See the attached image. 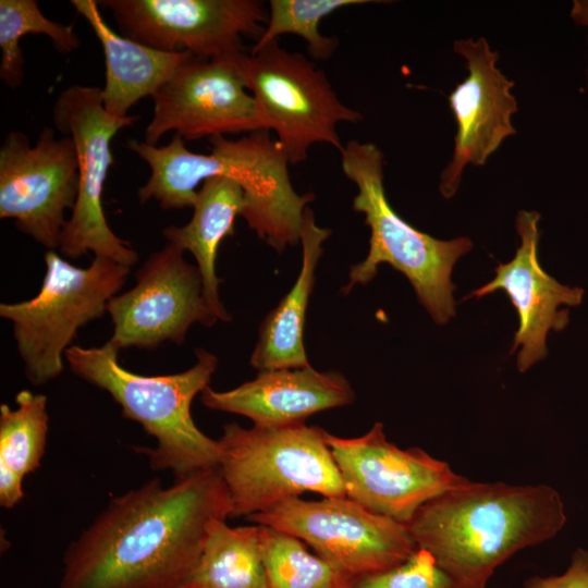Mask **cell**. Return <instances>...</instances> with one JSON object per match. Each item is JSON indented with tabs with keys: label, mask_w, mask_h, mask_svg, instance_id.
Masks as SVG:
<instances>
[{
	"label": "cell",
	"mask_w": 588,
	"mask_h": 588,
	"mask_svg": "<svg viewBox=\"0 0 588 588\" xmlns=\"http://www.w3.org/2000/svg\"><path fill=\"white\" fill-rule=\"evenodd\" d=\"M231 517L219 467L114 497L66 548L58 588H180L210 524Z\"/></svg>",
	"instance_id": "1"
},
{
	"label": "cell",
	"mask_w": 588,
	"mask_h": 588,
	"mask_svg": "<svg viewBox=\"0 0 588 588\" xmlns=\"http://www.w3.org/2000/svg\"><path fill=\"white\" fill-rule=\"evenodd\" d=\"M565 523L561 495L548 485L469 480L421 506L408 528L456 587L486 588L502 563Z\"/></svg>",
	"instance_id": "2"
},
{
	"label": "cell",
	"mask_w": 588,
	"mask_h": 588,
	"mask_svg": "<svg viewBox=\"0 0 588 588\" xmlns=\"http://www.w3.org/2000/svg\"><path fill=\"white\" fill-rule=\"evenodd\" d=\"M269 132L258 131L237 139L211 137L208 155L188 150L176 134L161 147L128 140L125 146L150 168L147 182L138 189L140 204L155 199L162 209L192 207L200 183L226 176L243 187L242 217L261 241L279 253L297 245L305 209L315 195L295 192L289 159Z\"/></svg>",
	"instance_id": "3"
},
{
	"label": "cell",
	"mask_w": 588,
	"mask_h": 588,
	"mask_svg": "<svg viewBox=\"0 0 588 588\" xmlns=\"http://www.w3.org/2000/svg\"><path fill=\"white\" fill-rule=\"evenodd\" d=\"M119 350L72 345L65 359L73 373L107 391L121 406L124 417L138 422L156 439V446L142 449L154 470H170L182 478L220 463L218 440L194 422L191 405L209 387L218 367L215 354L195 348L196 363L188 369L162 376H143L121 366Z\"/></svg>",
	"instance_id": "4"
},
{
	"label": "cell",
	"mask_w": 588,
	"mask_h": 588,
	"mask_svg": "<svg viewBox=\"0 0 588 588\" xmlns=\"http://www.w3.org/2000/svg\"><path fill=\"white\" fill-rule=\"evenodd\" d=\"M341 166L358 189L353 209L364 213L370 229L368 254L352 266L342 293L348 294L355 285L369 283L378 266L389 264L407 278L434 322L446 323L455 316L452 271L455 262L471 249V241L439 240L402 219L385 195L383 154L373 143L350 140L341 151Z\"/></svg>",
	"instance_id": "5"
},
{
	"label": "cell",
	"mask_w": 588,
	"mask_h": 588,
	"mask_svg": "<svg viewBox=\"0 0 588 588\" xmlns=\"http://www.w3.org/2000/svg\"><path fill=\"white\" fill-rule=\"evenodd\" d=\"M327 434L305 422L250 428L225 424L218 439V467L231 517L266 512L304 492L346 497Z\"/></svg>",
	"instance_id": "6"
},
{
	"label": "cell",
	"mask_w": 588,
	"mask_h": 588,
	"mask_svg": "<svg viewBox=\"0 0 588 588\" xmlns=\"http://www.w3.org/2000/svg\"><path fill=\"white\" fill-rule=\"evenodd\" d=\"M46 273L30 299L1 303L0 316L12 323L24 372L33 385L45 384L63 371V356L78 329L103 317L109 301L123 287L131 268L94 256L87 267L45 254Z\"/></svg>",
	"instance_id": "7"
},
{
	"label": "cell",
	"mask_w": 588,
	"mask_h": 588,
	"mask_svg": "<svg viewBox=\"0 0 588 588\" xmlns=\"http://www.w3.org/2000/svg\"><path fill=\"white\" fill-rule=\"evenodd\" d=\"M259 108L268 131H274L289 162L307 159L310 147L329 144L340 152V122L355 123L362 114L342 103L326 74L301 53L273 40L233 57Z\"/></svg>",
	"instance_id": "8"
},
{
	"label": "cell",
	"mask_w": 588,
	"mask_h": 588,
	"mask_svg": "<svg viewBox=\"0 0 588 588\" xmlns=\"http://www.w3.org/2000/svg\"><path fill=\"white\" fill-rule=\"evenodd\" d=\"M138 117L114 118L105 107L101 88L72 85L53 106V123L70 136L78 160V194L62 232L60 253L70 259L94 253L132 268L138 255L110 229L102 207L103 185L113 163L111 140Z\"/></svg>",
	"instance_id": "9"
},
{
	"label": "cell",
	"mask_w": 588,
	"mask_h": 588,
	"mask_svg": "<svg viewBox=\"0 0 588 588\" xmlns=\"http://www.w3.org/2000/svg\"><path fill=\"white\" fill-rule=\"evenodd\" d=\"M247 519L299 538L338 572L354 578L392 567L417 549L408 525L347 497L292 498Z\"/></svg>",
	"instance_id": "10"
},
{
	"label": "cell",
	"mask_w": 588,
	"mask_h": 588,
	"mask_svg": "<svg viewBox=\"0 0 588 588\" xmlns=\"http://www.w3.org/2000/svg\"><path fill=\"white\" fill-rule=\"evenodd\" d=\"M327 441L345 495L405 525L426 503L469 481L419 448L401 449L388 441L381 422L355 438L328 432Z\"/></svg>",
	"instance_id": "11"
},
{
	"label": "cell",
	"mask_w": 588,
	"mask_h": 588,
	"mask_svg": "<svg viewBox=\"0 0 588 588\" xmlns=\"http://www.w3.org/2000/svg\"><path fill=\"white\" fill-rule=\"evenodd\" d=\"M78 160L70 136L57 138L45 127L36 143L10 132L0 148V218L47 250L59 249L68 219L78 194Z\"/></svg>",
	"instance_id": "12"
},
{
	"label": "cell",
	"mask_w": 588,
	"mask_h": 588,
	"mask_svg": "<svg viewBox=\"0 0 588 588\" xmlns=\"http://www.w3.org/2000/svg\"><path fill=\"white\" fill-rule=\"evenodd\" d=\"M121 35L148 47L187 51L201 60L243 52V39H259L268 21L257 0H101Z\"/></svg>",
	"instance_id": "13"
},
{
	"label": "cell",
	"mask_w": 588,
	"mask_h": 588,
	"mask_svg": "<svg viewBox=\"0 0 588 588\" xmlns=\"http://www.w3.org/2000/svg\"><path fill=\"white\" fill-rule=\"evenodd\" d=\"M172 244L149 256L136 272V284L113 296L107 306L113 322L111 342L119 351L152 350L166 342L181 345L192 324L218 320L205 297L197 267Z\"/></svg>",
	"instance_id": "14"
},
{
	"label": "cell",
	"mask_w": 588,
	"mask_h": 588,
	"mask_svg": "<svg viewBox=\"0 0 588 588\" xmlns=\"http://www.w3.org/2000/svg\"><path fill=\"white\" fill-rule=\"evenodd\" d=\"M233 57L194 58L163 84L144 142L157 146L170 131L186 140L268 131Z\"/></svg>",
	"instance_id": "15"
},
{
	"label": "cell",
	"mask_w": 588,
	"mask_h": 588,
	"mask_svg": "<svg viewBox=\"0 0 588 588\" xmlns=\"http://www.w3.org/2000/svg\"><path fill=\"white\" fill-rule=\"evenodd\" d=\"M453 50L466 59L468 74L449 97L457 132L439 185L444 198L455 195L467 164H485L506 137L516 134L511 122L517 111L514 82L497 68L499 53L482 37L456 40Z\"/></svg>",
	"instance_id": "16"
},
{
	"label": "cell",
	"mask_w": 588,
	"mask_h": 588,
	"mask_svg": "<svg viewBox=\"0 0 588 588\" xmlns=\"http://www.w3.org/2000/svg\"><path fill=\"white\" fill-rule=\"evenodd\" d=\"M539 220L536 211L518 212L515 222L520 245L514 258L499 264L490 282L464 297L480 298L499 290L507 294L519 320L511 353L520 347V372L547 356L548 333L566 328L568 307L580 305L585 295L584 289L562 284L542 269L538 258Z\"/></svg>",
	"instance_id": "17"
},
{
	"label": "cell",
	"mask_w": 588,
	"mask_h": 588,
	"mask_svg": "<svg viewBox=\"0 0 588 588\" xmlns=\"http://www.w3.org/2000/svg\"><path fill=\"white\" fill-rule=\"evenodd\" d=\"M200 400L210 409L242 415L254 425L281 426L350 405L355 393L342 373L318 371L309 365L258 371L253 380L228 391L208 387Z\"/></svg>",
	"instance_id": "18"
},
{
	"label": "cell",
	"mask_w": 588,
	"mask_h": 588,
	"mask_svg": "<svg viewBox=\"0 0 588 588\" xmlns=\"http://www.w3.org/2000/svg\"><path fill=\"white\" fill-rule=\"evenodd\" d=\"M101 44L106 83L103 107L114 118H127L128 110L144 97H152L183 65L196 58L187 51L167 52L117 34L103 20L98 1L72 0Z\"/></svg>",
	"instance_id": "19"
},
{
	"label": "cell",
	"mask_w": 588,
	"mask_h": 588,
	"mask_svg": "<svg viewBox=\"0 0 588 588\" xmlns=\"http://www.w3.org/2000/svg\"><path fill=\"white\" fill-rule=\"evenodd\" d=\"M331 230L316 223L313 210L304 212L299 242L302 266L291 290L264 319L250 365L258 371L309 366L304 346L306 311L315 284L317 264Z\"/></svg>",
	"instance_id": "20"
},
{
	"label": "cell",
	"mask_w": 588,
	"mask_h": 588,
	"mask_svg": "<svg viewBox=\"0 0 588 588\" xmlns=\"http://www.w3.org/2000/svg\"><path fill=\"white\" fill-rule=\"evenodd\" d=\"M193 217L183 226L171 225L163 230L168 243L189 252L203 280L204 297L218 321H230L220 296L222 282L216 272L220 243L234 234V223L245 208V193L238 182L226 176H213L204 181L193 203Z\"/></svg>",
	"instance_id": "21"
},
{
	"label": "cell",
	"mask_w": 588,
	"mask_h": 588,
	"mask_svg": "<svg viewBox=\"0 0 588 588\" xmlns=\"http://www.w3.org/2000/svg\"><path fill=\"white\" fill-rule=\"evenodd\" d=\"M16 407L0 405V505L14 507L23 498V479L40 467L49 431L47 397L21 390Z\"/></svg>",
	"instance_id": "22"
},
{
	"label": "cell",
	"mask_w": 588,
	"mask_h": 588,
	"mask_svg": "<svg viewBox=\"0 0 588 588\" xmlns=\"http://www.w3.org/2000/svg\"><path fill=\"white\" fill-rule=\"evenodd\" d=\"M180 588H269L259 525L213 520L200 556Z\"/></svg>",
	"instance_id": "23"
},
{
	"label": "cell",
	"mask_w": 588,
	"mask_h": 588,
	"mask_svg": "<svg viewBox=\"0 0 588 588\" xmlns=\"http://www.w3.org/2000/svg\"><path fill=\"white\" fill-rule=\"evenodd\" d=\"M26 34L48 36L53 47L69 53L81 45L73 24L64 25L47 19L35 0H0V78L11 87L21 86L24 58L20 45Z\"/></svg>",
	"instance_id": "24"
},
{
	"label": "cell",
	"mask_w": 588,
	"mask_h": 588,
	"mask_svg": "<svg viewBox=\"0 0 588 588\" xmlns=\"http://www.w3.org/2000/svg\"><path fill=\"white\" fill-rule=\"evenodd\" d=\"M259 527L269 588H335L350 577L311 553L299 538L270 526Z\"/></svg>",
	"instance_id": "25"
},
{
	"label": "cell",
	"mask_w": 588,
	"mask_h": 588,
	"mask_svg": "<svg viewBox=\"0 0 588 588\" xmlns=\"http://www.w3.org/2000/svg\"><path fill=\"white\" fill-rule=\"evenodd\" d=\"M370 0H271L267 27L250 49L258 50L277 40L280 35L295 34L307 42L311 58L326 60L338 48L335 38L326 37L319 32L321 20L334 11L350 5L365 4Z\"/></svg>",
	"instance_id": "26"
},
{
	"label": "cell",
	"mask_w": 588,
	"mask_h": 588,
	"mask_svg": "<svg viewBox=\"0 0 588 588\" xmlns=\"http://www.w3.org/2000/svg\"><path fill=\"white\" fill-rule=\"evenodd\" d=\"M454 583L426 549L417 548L405 561L356 577L351 588H452Z\"/></svg>",
	"instance_id": "27"
},
{
	"label": "cell",
	"mask_w": 588,
	"mask_h": 588,
	"mask_svg": "<svg viewBox=\"0 0 588 588\" xmlns=\"http://www.w3.org/2000/svg\"><path fill=\"white\" fill-rule=\"evenodd\" d=\"M524 588H588V551L577 549L569 566L561 575L531 576L524 581Z\"/></svg>",
	"instance_id": "28"
},
{
	"label": "cell",
	"mask_w": 588,
	"mask_h": 588,
	"mask_svg": "<svg viewBox=\"0 0 588 588\" xmlns=\"http://www.w3.org/2000/svg\"><path fill=\"white\" fill-rule=\"evenodd\" d=\"M571 16L575 21V23L588 27V0H575L573 2Z\"/></svg>",
	"instance_id": "29"
},
{
	"label": "cell",
	"mask_w": 588,
	"mask_h": 588,
	"mask_svg": "<svg viewBox=\"0 0 588 588\" xmlns=\"http://www.w3.org/2000/svg\"><path fill=\"white\" fill-rule=\"evenodd\" d=\"M355 578L348 577L345 580H343L341 584H339L335 588H351V585Z\"/></svg>",
	"instance_id": "30"
},
{
	"label": "cell",
	"mask_w": 588,
	"mask_h": 588,
	"mask_svg": "<svg viewBox=\"0 0 588 588\" xmlns=\"http://www.w3.org/2000/svg\"><path fill=\"white\" fill-rule=\"evenodd\" d=\"M452 588H461V587L453 586Z\"/></svg>",
	"instance_id": "31"
}]
</instances>
